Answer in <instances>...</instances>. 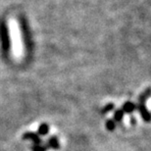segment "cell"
I'll return each mask as SVG.
<instances>
[{
    "label": "cell",
    "instance_id": "3",
    "mask_svg": "<svg viewBox=\"0 0 151 151\" xmlns=\"http://www.w3.org/2000/svg\"><path fill=\"white\" fill-rule=\"evenodd\" d=\"M135 109H137V106H135L134 103H132V102H126V103L123 105V108H122L124 113H128V114L132 113Z\"/></svg>",
    "mask_w": 151,
    "mask_h": 151
},
{
    "label": "cell",
    "instance_id": "9",
    "mask_svg": "<svg viewBox=\"0 0 151 151\" xmlns=\"http://www.w3.org/2000/svg\"><path fill=\"white\" fill-rule=\"evenodd\" d=\"M48 148L47 145H41V144H35L32 147V151H46Z\"/></svg>",
    "mask_w": 151,
    "mask_h": 151
},
{
    "label": "cell",
    "instance_id": "1",
    "mask_svg": "<svg viewBox=\"0 0 151 151\" xmlns=\"http://www.w3.org/2000/svg\"><path fill=\"white\" fill-rule=\"evenodd\" d=\"M9 32L11 39V51L14 59L21 60L24 56V43L19 22L16 19L9 20Z\"/></svg>",
    "mask_w": 151,
    "mask_h": 151
},
{
    "label": "cell",
    "instance_id": "4",
    "mask_svg": "<svg viewBox=\"0 0 151 151\" xmlns=\"http://www.w3.org/2000/svg\"><path fill=\"white\" fill-rule=\"evenodd\" d=\"M47 146L48 147H51V148H53V149H58L59 148L58 138H57L56 137H51L49 139H48Z\"/></svg>",
    "mask_w": 151,
    "mask_h": 151
},
{
    "label": "cell",
    "instance_id": "6",
    "mask_svg": "<svg viewBox=\"0 0 151 151\" xmlns=\"http://www.w3.org/2000/svg\"><path fill=\"white\" fill-rule=\"evenodd\" d=\"M124 111L122 109H118L115 111L114 113V121L115 122H121L123 120V117H124Z\"/></svg>",
    "mask_w": 151,
    "mask_h": 151
},
{
    "label": "cell",
    "instance_id": "7",
    "mask_svg": "<svg viewBox=\"0 0 151 151\" xmlns=\"http://www.w3.org/2000/svg\"><path fill=\"white\" fill-rule=\"evenodd\" d=\"M106 129L108 131L113 132L115 129H116V122L114 120H107L106 122Z\"/></svg>",
    "mask_w": 151,
    "mask_h": 151
},
{
    "label": "cell",
    "instance_id": "8",
    "mask_svg": "<svg viewBox=\"0 0 151 151\" xmlns=\"http://www.w3.org/2000/svg\"><path fill=\"white\" fill-rule=\"evenodd\" d=\"M48 131H49V127H48V125H45V124H43V125H41L40 127H39L38 132H39V134L45 135L48 132Z\"/></svg>",
    "mask_w": 151,
    "mask_h": 151
},
{
    "label": "cell",
    "instance_id": "5",
    "mask_svg": "<svg viewBox=\"0 0 151 151\" xmlns=\"http://www.w3.org/2000/svg\"><path fill=\"white\" fill-rule=\"evenodd\" d=\"M24 138H29V139H32L35 144H40L41 143V139L38 137L37 134H26L25 135H24Z\"/></svg>",
    "mask_w": 151,
    "mask_h": 151
},
{
    "label": "cell",
    "instance_id": "10",
    "mask_svg": "<svg viewBox=\"0 0 151 151\" xmlns=\"http://www.w3.org/2000/svg\"><path fill=\"white\" fill-rule=\"evenodd\" d=\"M114 109V104L113 103H109L107 104L106 106H105L103 109H102V114H106L108 112H110L111 110Z\"/></svg>",
    "mask_w": 151,
    "mask_h": 151
},
{
    "label": "cell",
    "instance_id": "2",
    "mask_svg": "<svg viewBox=\"0 0 151 151\" xmlns=\"http://www.w3.org/2000/svg\"><path fill=\"white\" fill-rule=\"evenodd\" d=\"M145 101H142V100H139V104H138V111H139V113L141 115V117H142V119L144 122L146 123H149L151 122V114L149 113V111L146 109L145 107Z\"/></svg>",
    "mask_w": 151,
    "mask_h": 151
}]
</instances>
